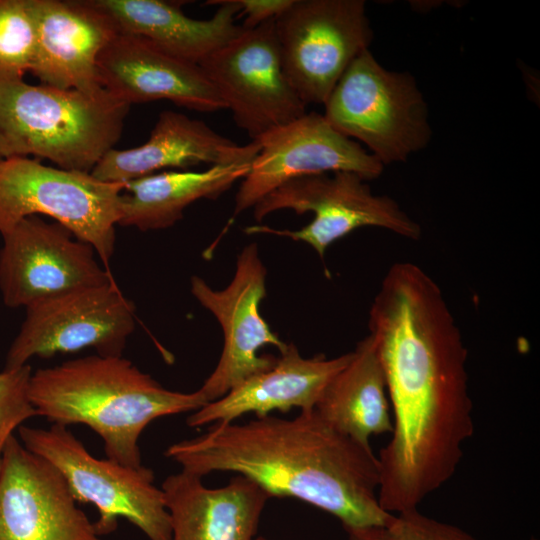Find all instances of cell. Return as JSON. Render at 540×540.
<instances>
[{
	"mask_svg": "<svg viewBox=\"0 0 540 540\" xmlns=\"http://www.w3.org/2000/svg\"><path fill=\"white\" fill-rule=\"evenodd\" d=\"M368 327L392 417L378 455V501L398 514L418 509L451 479L474 433L468 351L440 286L408 261L388 269Z\"/></svg>",
	"mask_w": 540,
	"mask_h": 540,
	"instance_id": "obj_1",
	"label": "cell"
},
{
	"mask_svg": "<svg viewBox=\"0 0 540 540\" xmlns=\"http://www.w3.org/2000/svg\"><path fill=\"white\" fill-rule=\"evenodd\" d=\"M165 456L203 477L235 472L268 493L291 497L336 517L345 529L384 525L393 514L378 501V456L341 433L314 409L292 418L214 423L169 446Z\"/></svg>",
	"mask_w": 540,
	"mask_h": 540,
	"instance_id": "obj_2",
	"label": "cell"
},
{
	"mask_svg": "<svg viewBox=\"0 0 540 540\" xmlns=\"http://www.w3.org/2000/svg\"><path fill=\"white\" fill-rule=\"evenodd\" d=\"M29 397L39 416L87 425L102 438L107 458L134 468L142 466L138 440L147 425L208 403L199 389H166L123 356L98 354L32 372Z\"/></svg>",
	"mask_w": 540,
	"mask_h": 540,
	"instance_id": "obj_3",
	"label": "cell"
},
{
	"mask_svg": "<svg viewBox=\"0 0 540 540\" xmlns=\"http://www.w3.org/2000/svg\"><path fill=\"white\" fill-rule=\"evenodd\" d=\"M129 109L104 88L84 92L0 79V156H34L91 173L115 148Z\"/></svg>",
	"mask_w": 540,
	"mask_h": 540,
	"instance_id": "obj_4",
	"label": "cell"
},
{
	"mask_svg": "<svg viewBox=\"0 0 540 540\" xmlns=\"http://www.w3.org/2000/svg\"><path fill=\"white\" fill-rule=\"evenodd\" d=\"M324 106L327 122L363 143L384 166L405 162L431 140L428 107L415 78L387 70L369 49L348 66Z\"/></svg>",
	"mask_w": 540,
	"mask_h": 540,
	"instance_id": "obj_5",
	"label": "cell"
},
{
	"mask_svg": "<svg viewBox=\"0 0 540 540\" xmlns=\"http://www.w3.org/2000/svg\"><path fill=\"white\" fill-rule=\"evenodd\" d=\"M20 441L49 461L63 475L76 502L94 505L99 514L94 528L101 537L113 533L124 518L149 540H171L170 516L161 487L150 468L124 466L98 459L66 426L47 429L20 426Z\"/></svg>",
	"mask_w": 540,
	"mask_h": 540,
	"instance_id": "obj_6",
	"label": "cell"
},
{
	"mask_svg": "<svg viewBox=\"0 0 540 540\" xmlns=\"http://www.w3.org/2000/svg\"><path fill=\"white\" fill-rule=\"evenodd\" d=\"M124 186L35 158H4L0 160V234L28 216H48L90 244L107 266L115 249Z\"/></svg>",
	"mask_w": 540,
	"mask_h": 540,
	"instance_id": "obj_7",
	"label": "cell"
},
{
	"mask_svg": "<svg viewBox=\"0 0 540 540\" xmlns=\"http://www.w3.org/2000/svg\"><path fill=\"white\" fill-rule=\"evenodd\" d=\"M282 209L293 210L297 214L311 212L314 217L298 230L253 225L244 231L305 242L321 258L332 243L362 227L383 228L410 240H418L422 233L420 224L393 198L374 194L366 180L349 171L302 176L287 181L253 207V216L260 222Z\"/></svg>",
	"mask_w": 540,
	"mask_h": 540,
	"instance_id": "obj_8",
	"label": "cell"
},
{
	"mask_svg": "<svg viewBox=\"0 0 540 540\" xmlns=\"http://www.w3.org/2000/svg\"><path fill=\"white\" fill-rule=\"evenodd\" d=\"M274 25L283 71L306 105H324L373 38L363 0H294Z\"/></svg>",
	"mask_w": 540,
	"mask_h": 540,
	"instance_id": "obj_9",
	"label": "cell"
},
{
	"mask_svg": "<svg viewBox=\"0 0 540 540\" xmlns=\"http://www.w3.org/2000/svg\"><path fill=\"white\" fill-rule=\"evenodd\" d=\"M134 329L135 306L114 279L73 289L25 307L4 369L20 368L33 357L49 358L89 347L101 356H122Z\"/></svg>",
	"mask_w": 540,
	"mask_h": 540,
	"instance_id": "obj_10",
	"label": "cell"
},
{
	"mask_svg": "<svg viewBox=\"0 0 540 540\" xmlns=\"http://www.w3.org/2000/svg\"><path fill=\"white\" fill-rule=\"evenodd\" d=\"M198 65L252 141L306 113L283 71L274 19L243 28Z\"/></svg>",
	"mask_w": 540,
	"mask_h": 540,
	"instance_id": "obj_11",
	"label": "cell"
},
{
	"mask_svg": "<svg viewBox=\"0 0 540 540\" xmlns=\"http://www.w3.org/2000/svg\"><path fill=\"white\" fill-rule=\"evenodd\" d=\"M1 236L0 292L7 307L25 308L114 279L99 264L95 249L58 222L28 216Z\"/></svg>",
	"mask_w": 540,
	"mask_h": 540,
	"instance_id": "obj_12",
	"label": "cell"
},
{
	"mask_svg": "<svg viewBox=\"0 0 540 540\" xmlns=\"http://www.w3.org/2000/svg\"><path fill=\"white\" fill-rule=\"evenodd\" d=\"M266 273L258 247L251 243L239 253L234 277L223 290L212 289L199 276L191 278L192 295L216 317L224 335L219 361L199 388L208 402L275 365L277 357L258 354L262 347L273 345L280 353L287 347L259 312Z\"/></svg>",
	"mask_w": 540,
	"mask_h": 540,
	"instance_id": "obj_13",
	"label": "cell"
},
{
	"mask_svg": "<svg viewBox=\"0 0 540 540\" xmlns=\"http://www.w3.org/2000/svg\"><path fill=\"white\" fill-rule=\"evenodd\" d=\"M253 141L260 150L236 193L234 216L298 177L349 171L368 182L384 170L359 142L339 133L317 112H306Z\"/></svg>",
	"mask_w": 540,
	"mask_h": 540,
	"instance_id": "obj_14",
	"label": "cell"
},
{
	"mask_svg": "<svg viewBox=\"0 0 540 540\" xmlns=\"http://www.w3.org/2000/svg\"><path fill=\"white\" fill-rule=\"evenodd\" d=\"M0 540H102L59 470L14 435L0 462Z\"/></svg>",
	"mask_w": 540,
	"mask_h": 540,
	"instance_id": "obj_15",
	"label": "cell"
},
{
	"mask_svg": "<svg viewBox=\"0 0 540 540\" xmlns=\"http://www.w3.org/2000/svg\"><path fill=\"white\" fill-rule=\"evenodd\" d=\"M97 70L100 85L130 106L166 100L199 112L226 109L198 64L133 34L118 30L101 52Z\"/></svg>",
	"mask_w": 540,
	"mask_h": 540,
	"instance_id": "obj_16",
	"label": "cell"
},
{
	"mask_svg": "<svg viewBox=\"0 0 540 540\" xmlns=\"http://www.w3.org/2000/svg\"><path fill=\"white\" fill-rule=\"evenodd\" d=\"M37 25L31 73L41 84L95 92L97 61L117 34L114 21L92 0H30Z\"/></svg>",
	"mask_w": 540,
	"mask_h": 540,
	"instance_id": "obj_17",
	"label": "cell"
},
{
	"mask_svg": "<svg viewBox=\"0 0 540 540\" xmlns=\"http://www.w3.org/2000/svg\"><path fill=\"white\" fill-rule=\"evenodd\" d=\"M260 150L256 141L238 145L205 122L165 110L145 143L129 149L109 150L91 174L104 182L127 183L168 168L208 167L253 160Z\"/></svg>",
	"mask_w": 540,
	"mask_h": 540,
	"instance_id": "obj_18",
	"label": "cell"
},
{
	"mask_svg": "<svg viewBox=\"0 0 540 540\" xmlns=\"http://www.w3.org/2000/svg\"><path fill=\"white\" fill-rule=\"evenodd\" d=\"M351 357L352 351L335 358H305L294 344H287L272 368L248 377L221 398L208 402L189 415L186 423L200 427L234 422L247 413L263 417L294 407L314 409L329 382Z\"/></svg>",
	"mask_w": 540,
	"mask_h": 540,
	"instance_id": "obj_19",
	"label": "cell"
},
{
	"mask_svg": "<svg viewBox=\"0 0 540 540\" xmlns=\"http://www.w3.org/2000/svg\"><path fill=\"white\" fill-rule=\"evenodd\" d=\"M170 516L171 540H254L271 498L237 475L227 485L206 487L202 477L181 470L161 485Z\"/></svg>",
	"mask_w": 540,
	"mask_h": 540,
	"instance_id": "obj_20",
	"label": "cell"
},
{
	"mask_svg": "<svg viewBox=\"0 0 540 540\" xmlns=\"http://www.w3.org/2000/svg\"><path fill=\"white\" fill-rule=\"evenodd\" d=\"M115 23L118 30L142 37L163 51L199 64L243 31L235 23L240 12L235 0H211L219 5L210 18H190L183 2L163 0H92Z\"/></svg>",
	"mask_w": 540,
	"mask_h": 540,
	"instance_id": "obj_21",
	"label": "cell"
},
{
	"mask_svg": "<svg viewBox=\"0 0 540 540\" xmlns=\"http://www.w3.org/2000/svg\"><path fill=\"white\" fill-rule=\"evenodd\" d=\"M253 160L213 165L198 172L161 171L131 180L121 194L118 225L141 231L167 229L183 218L193 202L216 199L243 179Z\"/></svg>",
	"mask_w": 540,
	"mask_h": 540,
	"instance_id": "obj_22",
	"label": "cell"
},
{
	"mask_svg": "<svg viewBox=\"0 0 540 540\" xmlns=\"http://www.w3.org/2000/svg\"><path fill=\"white\" fill-rule=\"evenodd\" d=\"M315 410L331 426L364 445L391 433L384 371L370 335L359 341L348 364L329 382Z\"/></svg>",
	"mask_w": 540,
	"mask_h": 540,
	"instance_id": "obj_23",
	"label": "cell"
},
{
	"mask_svg": "<svg viewBox=\"0 0 540 540\" xmlns=\"http://www.w3.org/2000/svg\"><path fill=\"white\" fill-rule=\"evenodd\" d=\"M37 49V25L30 0H0V79H23Z\"/></svg>",
	"mask_w": 540,
	"mask_h": 540,
	"instance_id": "obj_24",
	"label": "cell"
},
{
	"mask_svg": "<svg viewBox=\"0 0 540 540\" xmlns=\"http://www.w3.org/2000/svg\"><path fill=\"white\" fill-rule=\"evenodd\" d=\"M348 540H478L462 528L413 509L393 514L384 525L345 529Z\"/></svg>",
	"mask_w": 540,
	"mask_h": 540,
	"instance_id": "obj_25",
	"label": "cell"
},
{
	"mask_svg": "<svg viewBox=\"0 0 540 540\" xmlns=\"http://www.w3.org/2000/svg\"><path fill=\"white\" fill-rule=\"evenodd\" d=\"M29 364L0 372V462L5 445L25 421L39 416L29 397Z\"/></svg>",
	"mask_w": 540,
	"mask_h": 540,
	"instance_id": "obj_26",
	"label": "cell"
},
{
	"mask_svg": "<svg viewBox=\"0 0 540 540\" xmlns=\"http://www.w3.org/2000/svg\"><path fill=\"white\" fill-rule=\"evenodd\" d=\"M294 0H235L240 8V15L245 16L241 25L244 29H253L283 13Z\"/></svg>",
	"mask_w": 540,
	"mask_h": 540,
	"instance_id": "obj_27",
	"label": "cell"
},
{
	"mask_svg": "<svg viewBox=\"0 0 540 540\" xmlns=\"http://www.w3.org/2000/svg\"><path fill=\"white\" fill-rule=\"evenodd\" d=\"M254 540H270V539H267V538H264V537H259V538H256Z\"/></svg>",
	"mask_w": 540,
	"mask_h": 540,
	"instance_id": "obj_28",
	"label": "cell"
},
{
	"mask_svg": "<svg viewBox=\"0 0 540 540\" xmlns=\"http://www.w3.org/2000/svg\"><path fill=\"white\" fill-rule=\"evenodd\" d=\"M530 540H537L536 538L532 537Z\"/></svg>",
	"mask_w": 540,
	"mask_h": 540,
	"instance_id": "obj_29",
	"label": "cell"
},
{
	"mask_svg": "<svg viewBox=\"0 0 540 540\" xmlns=\"http://www.w3.org/2000/svg\"><path fill=\"white\" fill-rule=\"evenodd\" d=\"M0 160H2L1 156H0Z\"/></svg>",
	"mask_w": 540,
	"mask_h": 540,
	"instance_id": "obj_30",
	"label": "cell"
}]
</instances>
